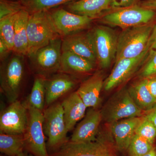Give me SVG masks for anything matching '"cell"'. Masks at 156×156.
I'll return each instance as SVG.
<instances>
[{"instance_id":"obj_1","label":"cell","mask_w":156,"mask_h":156,"mask_svg":"<svg viewBox=\"0 0 156 156\" xmlns=\"http://www.w3.org/2000/svg\"><path fill=\"white\" fill-rule=\"evenodd\" d=\"M29 56L32 57L38 50L47 46L59 35L51 14L48 11L30 14L27 27Z\"/></svg>"},{"instance_id":"obj_2","label":"cell","mask_w":156,"mask_h":156,"mask_svg":"<svg viewBox=\"0 0 156 156\" xmlns=\"http://www.w3.org/2000/svg\"><path fill=\"white\" fill-rule=\"evenodd\" d=\"M154 25L149 23L123 30L118 36L115 62L140 56L148 46Z\"/></svg>"},{"instance_id":"obj_3","label":"cell","mask_w":156,"mask_h":156,"mask_svg":"<svg viewBox=\"0 0 156 156\" xmlns=\"http://www.w3.org/2000/svg\"><path fill=\"white\" fill-rule=\"evenodd\" d=\"M113 137L99 133L95 140L86 143L71 142L69 140L50 156H118Z\"/></svg>"},{"instance_id":"obj_4","label":"cell","mask_w":156,"mask_h":156,"mask_svg":"<svg viewBox=\"0 0 156 156\" xmlns=\"http://www.w3.org/2000/svg\"><path fill=\"white\" fill-rule=\"evenodd\" d=\"M43 114L44 132L48 137L47 149L48 153L50 152L51 154L58 151L68 141L66 136L68 131L61 103L51 105Z\"/></svg>"},{"instance_id":"obj_5","label":"cell","mask_w":156,"mask_h":156,"mask_svg":"<svg viewBox=\"0 0 156 156\" xmlns=\"http://www.w3.org/2000/svg\"><path fill=\"white\" fill-rule=\"evenodd\" d=\"M101 112L102 119L112 124L124 119L141 117L143 111L134 102L128 89H123L108 101Z\"/></svg>"},{"instance_id":"obj_6","label":"cell","mask_w":156,"mask_h":156,"mask_svg":"<svg viewBox=\"0 0 156 156\" xmlns=\"http://www.w3.org/2000/svg\"><path fill=\"white\" fill-rule=\"evenodd\" d=\"M26 106L28 111V122L23 134L25 150L34 156H50L44 134V114L32 107Z\"/></svg>"},{"instance_id":"obj_7","label":"cell","mask_w":156,"mask_h":156,"mask_svg":"<svg viewBox=\"0 0 156 156\" xmlns=\"http://www.w3.org/2000/svg\"><path fill=\"white\" fill-rule=\"evenodd\" d=\"M155 15V11L134 5L107 14L104 16L102 21L124 30L150 23Z\"/></svg>"},{"instance_id":"obj_8","label":"cell","mask_w":156,"mask_h":156,"mask_svg":"<svg viewBox=\"0 0 156 156\" xmlns=\"http://www.w3.org/2000/svg\"><path fill=\"white\" fill-rule=\"evenodd\" d=\"M92 32L98 62L102 68H107L115 58L118 37L112 29L104 26L96 27Z\"/></svg>"},{"instance_id":"obj_9","label":"cell","mask_w":156,"mask_h":156,"mask_svg":"<svg viewBox=\"0 0 156 156\" xmlns=\"http://www.w3.org/2000/svg\"><path fill=\"white\" fill-rule=\"evenodd\" d=\"M150 45L140 56L131 58H123L115 62L109 76L104 83V89L106 91L114 89L131 77L144 63L150 50Z\"/></svg>"},{"instance_id":"obj_10","label":"cell","mask_w":156,"mask_h":156,"mask_svg":"<svg viewBox=\"0 0 156 156\" xmlns=\"http://www.w3.org/2000/svg\"><path fill=\"white\" fill-rule=\"evenodd\" d=\"M28 122V111L25 104L19 101L12 102L1 113V133L22 134L25 133Z\"/></svg>"},{"instance_id":"obj_11","label":"cell","mask_w":156,"mask_h":156,"mask_svg":"<svg viewBox=\"0 0 156 156\" xmlns=\"http://www.w3.org/2000/svg\"><path fill=\"white\" fill-rule=\"evenodd\" d=\"M23 75V65L17 57L11 59L2 70L1 89L11 103L17 100Z\"/></svg>"},{"instance_id":"obj_12","label":"cell","mask_w":156,"mask_h":156,"mask_svg":"<svg viewBox=\"0 0 156 156\" xmlns=\"http://www.w3.org/2000/svg\"><path fill=\"white\" fill-rule=\"evenodd\" d=\"M62 41L59 37L38 50L33 57L38 71L43 74H49L60 69Z\"/></svg>"},{"instance_id":"obj_13","label":"cell","mask_w":156,"mask_h":156,"mask_svg":"<svg viewBox=\"0 0 156 156\" xmlns=\"http://www.w3.org/2000/svg\"><path fill=\"white\" fill-rule=\"evenodd\" d=\"M62 50L75 53L95 65L98 62L92 32L65 37L62 41Z\"/></svg>"},{"instance_id":"obj_14","label":"cell","mask_w":156,"mask_h":156,"mask_svg":"<svg viewBox=\"0 0 156 156\" xmlns=\"http://www.w3.org/2000/svg\"><path fill=\"white\" fill-rule=\"evenodd\" d=\"M51 15L59 35L65 37L87 28L93 20L63 9L56 10Z\"/></svg>"},{"instance_id":"obj_15","label":"cell","mask_w":156,"mask_h":156,"mask_svg":"<svg viewBox=\"0 0 156 156\" xmlns=\"http://www.w3.org/2000/svg\"><path fill=\"white\" fill-rule=\"evenodd\" d=\"M102 120L100 111L96 108L90 109L76 127L69 141L80 143L95 140L99 133V125Z\"/></svg>"},{"instance_id":"obj_16","label":"cell","mask_w":156,"mask_h":156,"mask_svg":"<svg viewBox=\"0 0 156 156\" xmlns=\"http://www.w3.org/2000/svg\"><path fill=\"white\" fill-rule=\"evenodd\" d=\"M142 120L139 117H132L112 123L111 132L118 150H128L136 128Z\"/></svg>"},{"instance_id":"obj_17","label":"cell","mask_w":156,"mask_h":156,"mask_svg":"<svg viewBox=\"0 0 156 156\" xmlns=\"http://www.w3.org/2000/svg\"><path fill=\"white\" fill-rule=\"evenodd\" d=\"M104 83L103 75L98 73L84 81L79 87L76 92L87 107L96 108L98 106Z\"/></svg>"},{"instance_id":"obj_18","label":"cell","mask_w":156,"mask_h":156,"mask_svg":"<svg viewBox=\"0 0 156 156\" xmlns=\"http://www.w3.org/2000/svg\"><path fill=\"white\" fill-rule=\"evenodd\" d=\"M68 131L72 130L79 121L84 118L87 107L77 92H73L61 103Z\"/></svg>"},{"instance_id":"obj_19","label":"cell","mask_w":156,"mask_h":156,"mask_svg":"<svg viewBox=\"0 0 156 156\" xmlns=\"http://www.w3.org/2000/svg\"><path fill=\"white\" fill-rule=\"evenodd\" d=\"M75 82L68 75L62 74L45 82L46 104H53L59 98L72 90L75 86Z\"/></svg>"},{"instance_id":"obj_20","label":"cell","mask_w":156,"mask_h":156,"mask_svg":"<svg viewBox=\"0 0 156 156\" xmlns=\"http://www.w3.org/2000/svg\"><path fill=\"white\" fill-rule=\"evenodd\" d=\"M30 14L28 11L22 9L17 13L14 22L13 51L20 55L28 54L27 27Z\"/></svg>"},{"instance_id":"obj_21","label":"cell","mask_w":156,"mask_h":156,"mask_svg":"<svg viewBox=\"0 0 156 156\" xmlns=\"http://www.w3.org/2000/svg\"><path fill=\"white\" fill-rule=\"evenodd\" d=\"M113 0H78L69 4L68 9L74 14L93 19L111 7Z\"/></svg>"},{"instance_id":"obj_22","label":"cell","mask_w":156,"mask_h":156,"mask_svg":"<svg viewBox=\"0 0 156 156\" xmlns=\"http://www.w3.org/2000/svg\"><path fill=\"white\" fill-rule=\"evenodd\" d=\"M95 64L72 52L64 51L61 55L60 70L66 73H83L94 69Z\"/></svg>"},{"instance_id":"obj_23","label":"cell","mask_w":156,"mask_h":156,"mask_svg":"<svg viewBox=\"0 0 156 156\" xmlns=\"http://www.w3.org/2000/svg\"><path fill=\"white\" fill-rule=\"evenodd\" d=\"M147 78H143L131 86L128 89L131 97L142 111L150 110L156 104V98L148 88Z\"/></svg>"},{"instance_id":"obj_24","label":"cell","mask_w":156,"mask_h":156,"mask_svg":"<svg viewBox=\"0 0 156 156\" xmlns=\"http://www.w3.org/2000/svg\"><path fill=\"white\" fill-rule=\"evenodd\" d=\"M25 150L23 134L1 133L0 151L8 156H17Z\"/></svg>"},{"instance_id":"obj_25","label":"cell","mask_w":156,"mask_h":156,"mask_svg":"<svg viewBox=\"0 0 156 156\" xmlns=\"http://www.w3.org/2000/svg\"><path fill=\"white\" fill-rule=\"evenodd\" d=\"M46 103L45 81L43 78L35 80L32 89L28 98L26 106L32 107L42 111Z\"/></svg>"},{"instance_id":"obj_26","label":"cell","mask_w":156,"mask_h":156,"mask_svg":"<svg viewBox=\"0 0 156 156\" xmlns=\"http://www.w3.org/2000/svg\"><path fill=\"white\" fill-rule=\"evenodd\" d=\"M17 13L0 19V40L12 51L14 49V22Z\"/></svg>"},{"instance_id":"obj_27","label":"cell","mask_w":156,"mask_h":156,"mask_svg":"<svg viewBox=\"0 0 156 156\" xmlns=\"http://www.w3.org/2000/svg\"><path fill=\"white\" fill-rule=\"evenodd\" d=\"M25 10L32 13L37 11H48L73 0H20Z\"/></svg>"},{"instance_id":"obj_28","label":"cell","mask_w":156,"mask_h":156,"mask_svg":"<svg viewBox=\"0 0 156 156\" xmlns=\"http://www.w3.org/2000/svg\"><path fill=\"white\" fill-rule=\"evenodd\" d=\"M153 148V144L135 134L130 143L128 150L130 156H143Z\"/></svg>"},{"instance_id":"obj_29","label":"cell","mask_w":156,"mask_h":156,"mask_svg":"<svg viewBox=\"0 0 156 156\" xmlns=\"http://www.w3.org/2000/svg\"><path fill=\"white\" fill-rule=\"evenodd\" d=\"M135 134H138L153 145L156 138V128L151 121L144 117L136 128Z\"/></svg>"},{"instance_id":"obj_30","label":"cell","mask_w":156,"mask_h":156,"mask_svg":"<svg viewBox=\"0 0 156 156\" xmlns=\"http://www.w3.org/2000/svg\"><path fill=\"white\" fill-rule=\"evenodd\" d=\"M140 71V76L148 78L156 76V50L151 49Z\"/></svg>"},{"instance_id":"obj_31","label":"cell","mask_w":156,"mask_h":156,"mask_svg":"<svg viewBox=\"0 0 156 156\" xmlns=\"http://www.w3.org/2000/svg\"><path fill=\"white\" fill-rule=\"evenodd\" d=\"M22 9H23L19 3L1 0L0 2V19L16 14Z\"/></svg>"},{"instance_id":"obj_32","label":"cell","mask_w":156,"mask_h":156,"mask_svg":"<svg viewBox=\"0 0 156 156\" xmlns=\"http://www.w3.org/2000/svg\"><path fill=\"white\" fill-rule=\"evenodd\" d=\"M139 0H113L111 7L113 9H123L135 5Z\"/></svg>"},{"instance_id":"obj_33","label":"cell","mask_w":156,"mask_h":156,"mask_svg":"<svg viewBox=\"0 0 156 156\" xmlns=\"http://www.w3.org/2000/svg\"><path fill=\"white\" fill-rule=\"evenodd\" d=\"M147 85L148 88L151 95L156 98V76L148 78Z\"/></svg>"},{"instance_id":"obj_34","label":"cell","mask_w":156,"mask_h":156,"mask_svg":"<svg viewBox=\"0 0 156 156\" xmlns=\"http://www.w3.org/2000/svg\"><path fill=\"white\" fill-rule=\"evenodd\" d=\"M144 118L151 121L156 128V104L150 110L147 112Z\"/></svg>"},{"instance_id":"obj_35","label":"cell","mask_w":156,"mask_h":156,"mask_svg":"<svg viewBox=\"0 0 156 156\" xmlns=\"http://www.w3.org/2000/svg\"><path fill=\"white\" fill-rule=\"evenodd\" d=\"M10 51L11 50L7 45L2 40H0V56L1 59H3L5 58Z\"/></svg>"},{"instance_id":"obj_36","label":"cell","mask_w":156,"mask_h":156,"mask_svg":"<svg viewBox=\"0 0 156 156\" xmlns=\"http://www.w3.org/2000/svg\"><path fill=\"white\" fill-rule=\"evenodd\" d=\"M140 6L153 11H156V0H146L141 3Z\"/></svg>"},{"instance_id":"obj_37","label":"cell","mask_w":156,"mask_h":156,"mask_svg":"<svg viewBox=\"0 0 156 156\" xmlns=\"http://www.w3.org/2000/svg\"><path fill=\"white\" fill-rule=\"evenodd\" d=\"M150 49L156 50V24L154 25L149 41Z\"/></svg>"},{"instance_id":"obj_38","label":"cell","mask_w":156,"mask_h":156,"mask_svg":"<svg viewBox=\"0 0 156 156\" xmlns=\"http://www.w3.org/2000/svg\"><path fill=\"white\" fill-rule=\"evenodd\" d=\"M143 156H156V150L155 149L154 147L153 148Z\"/></svg>"},{"instance_id":"obj_39","label":"cell","mask_w":156,"mask_h":156,"mask_svg":"<svg viewBox=\"0 0 156 156\" xmlns=\"http://www.w3.org/2000/svg\"><path fill=\"white\" fill-rule=\"evenodd\" d=\"M17 156H30L28 155L27 154H26L25 153H23L19 155H18Z\"/></svg>"}]
</instances>
